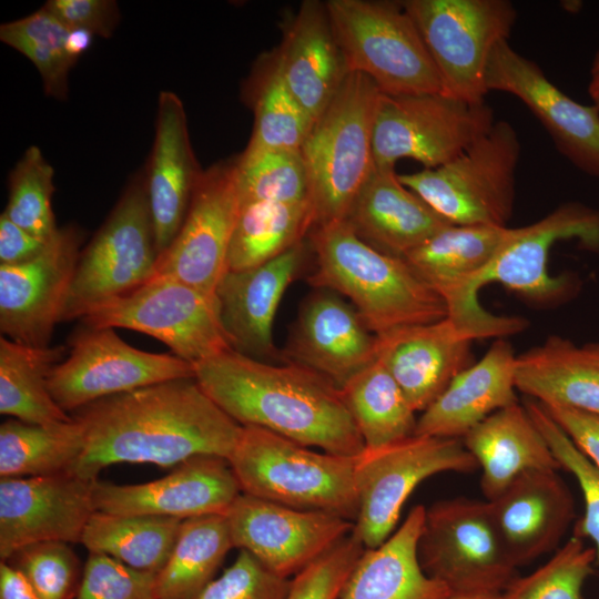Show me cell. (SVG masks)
<instances>
[{
	"label": "cell",
	"instance_id": "obj_1",
	"mask_svg": "<svg viewBox=\"0 0 599 599\" xmlns=\"http://www.w3.org/2000/svg\"><path fill=\"white\" fill-rule=\"evenodd\" d=\"M72 417L83 428L84 449L70 471L88 480L122 463L169 468L200 455L229 460L243 429L195 378L108 396Z\"/></svg>",
	"mask_w": 599,
	"mask_h": 599
},
{
	"label": "cell",
	"instance_id": "obj_2",
	"mask_svg": "<svg viewBox=\"0 0 599 599\" xmlns=\"http://www.w3.org/2000/svg\"><path fill=\"white\" fill-rule=\"evenodd\" d=\"M194 370L206 395L242 426L339 456L357 457L365 449L341 389L309 368L229 349L195 364Z\"/></svg>",
	"mask_w": 599,
	"mask_h": 599
},
{
	"label": "cell",
	"instance_id": "obj_3",
	"mask_svg": "<svg viewBox=\"0 0 599 599\" xmlns=\"http://www.w3.org/2000/svg\"><path fill=\"white\" fill-rule=\"evenodd\" d=\"M311 240L308 282L347 297L376 336L447 317L444 298L403 257L370 245L346 220L315 226Z\"/></svg>",
	"mask_w": 599,
	"mask_h": 599
},
{
	"label": "cell",
	"instance_id": "obj_4",
	"mask_svg": "<svg viewBox=\"0 0 599 599\" xmlns=\"http://www.w3.org/2000/svg\"><path fill=\"white\" fill-rule=\"evenodd\" d=\"M241 491L287 507L355 522L356 457L315 451L256 426H243L229 458Z\"/></svg>",
	"mask_w": 599,
	"mask_h": 599
},
{
	"label": "cell",
	"instance_id": "obj_5",
	"mask_svg": "<svg viewBox=\"0 0 599 599\" xmlns=\"http://www.w3.org/2000/svg\"><path fill=\"white\" fill-rule=\"evenodd\" d=\"M380 93L369 78L349 72L301 148L315 226L345 220L375 170L373 130Z\"/></svg>",
	"mask_w": 599,
	"mask_h": 599
},
{
	"label": "cell",
	"instance_id": "obj_6",
	"mask_svg": "<svg viewBox=\"0 0 599 599\" xmlns=\"http://www.w3.org/2000/svg\"><path fill=\"white\" fill-rule=\"evenodd\" d=\"M325 7L348 73L366 75L386 95L443 92L432 55L400 2L329 0Z\"/></svg>",
	"mask_w": 599,
	"mask_h": 599
},
{
	"label": "cell",
	"instance_id": "obj_7",
	"mask_svg": "<svg viewBox=\"0 0 599 599\" xmlns=\"http://www.w3.org/2000/svg\"><path fill=\"white\" fill-rule=\"evenodd\" d=\"M577 238L589 251L599 253V210L567 202L539 221L511 229L491 262L468 284L456 323L479 335L496 333L500 315L478 302L479 290L497 282L535 302H552L572 290L569 276H551L547 270L551 247L561 240Z\"/></svg>",
	"mask_w": 599,
	"mask_h": 599
},
{
	"label": "cell",
	"instance_id": "obj_8",
	"mask_svg": "<svg viewBox=\"0 0 599 599\" xmlns=\"http://www.w3.org/2000/svg\"><path fill=\"white\" fill-rule=\"evenodd\" d=\"M519 156L514 126L495 121L448 163L398 179L454 225L506 226L514 211Z\"/></svg>",
	"mask_w": 599,
	"mask_h": 599
},
{
	"label": "cell",
	"instance_id": "obj_9",
	"mask_svg": "<svg viewBox=\"0 0 599 599\" xmlns=\"http://www.w3.org/2000/svg\"><path fill=\"white\" fill-rule=\"evenodd\" d=\"M414 20L438 70L443 93L467 102H485L486 71L494 48L508 40L516 21L507 0H407Z\"/></svg>",
	"mask_w": 599,
	"mask_h": 599
},
{
	"label": "cell",
	"instance_id": "obj_10",
	"mask_svg": "<svg viewBox=\"0 0 599 599\" xmlns=\"http://www.w3.org/2000/svg\"><path fill=\"white\" fill-rule=\"evenodd\" d=\"M159 254L145 173L135 175L111 214L81 252L61 322L149 282Z\"/></svg>",
	"mask_w": 599,
	"mask_h": 599
},
{
	"label": "cell",
	"instance_id": "obj_11",
	"mask_svg": "<svg viewBox=\"0 0 599 599\" xmlns=\"http://www.w3.org/2000/svg\"><path fill=\"white\" fill-rule=\"evenodd\" d=\"M81 321L89 327L150 335L193 365L234 349L216 297L172 278H151L130 293L94 305Z\"/></svg>",
	"mask_w": 599,
	"mask_h": 599
},
{
	"label": "cell",
	"instance_id": "obj_12",
	"mask_svg": "<svg viewBox=\"0 0 599 599\" xmlns=\"http://www.w3.org/2000/svg\"><path fill=\"white\" fill-rule=\"evenodd\" d=\"M417 551L424 571L450 593H501L517 577L487 500L455 497L426 508Z\"/></svg>",
	"mask_w": 599,
	"mask_h": 599
},
{
	"label": "cell",
	"instance_id": "obj_13",
	"mask_svg": "<svg viewBox=\"0 0 599 599\" xmlns=\"http://www.w3.org/2000/svg\"><path fill=\"white\" fill-rule=\"evenodd\" d=\"M495 123L485 102H467L439 93L392 97L380 93L376 106L375 167L392 169L413 159L436 169L461 154Z\"/></svg>",
	"mask_w": 599,
	"mask_h": 599
},
{
	"label": "cell",
	"instance_id": "obj_14",
	"mask_svg": "<svg viewBox=\"0 0 599 599\" xmlns=\"http://www.w3.org/2000/svg\"><path fill=\"white\" fill-rule=\"evenodd\" d=\"M478 465L461 439L414 435L356 457L358 515L353 532L365 549L394 531L402 508L425 479L447 471L473 473Z\"/></svg>",
	"mask_w": 599,
	"mask_h": 599
},
{
	"label": "cell",
	"instance_id": "obj_15",
	"mask_svg": "<svg viewBox=\"0 0 599 599\" xmlns=\"http://www.w3.org/2000/svg\"><path fill=\"white\" fill-rule=\"evenodd\" d=\"M194 376V365L174 354L141 351L114 328L83 325L69 339L68 357L52 368L49 389L63 410L74 412L108 396Z\"/></svg>",
	"mask_w": 599,
	"mask_h": 599
},
{
	"label": "cell",
	"instance_id": "obj_16",
	"mask_svg": "<svg viewBox=\"0 0 599 599\" xmlns=\"http://www.w3.org/2000/svg\"><path fill=\"white\" fill-rule=\"evenodd\" d=\"M238 213L236 161L219 163L202 172L185 220L170 247L159 257L152 278L176 280L215 296L229 270Z\"/></svg>",
	"mask_w": 599,
	"mask_h": 599
},
{
	"label": "cell",
	"instance_id": "obj_17",
	"mask_svg": "<svg viewBox=\"0 0 599 599\" xmlns=\"http://www.w3.org/2000/svg\"><path fill=\"white\" fill-rule=\"evenodd\" d=\"M82 232L59 227L44 250L14 265L0 264V331L7 338L33 346H50L62 319L80 258Z\"/></svg>",
	"mask_w": 599,
	"mask_h": 599
},
{
	"label": "cell",
	"instance_id": "obj_18",
	"mask_svg": "<svg viewBox=\"0 0 599 599\" xmlns=\"http://www.w3.org/2000/svg\"><path fill=\"white\" fill-rule=\"evenodd\" d=\"M233 546L266 569L295 576L353 531L342 517L301 510L241 494L224 514Z\"/></svg>",
	"mask_w": 599,
	"mask_h": 599
},
{
	"label": "cell",
	"instance_id": "obj_19",
	"mask_svg": "<svg viewBox=\"0 0 599 599\" xmlns=\"http://www.w3.org/2000/svg\"><path fill=\"white\" fill-rule=\"evenodd\" d=\"M94 480L71 471L0 479V558L39 542H81Z\"/></svg>",
	"mask_w": 599,
	"mask_h": 599
},
{
	"label": "cell",
	"instance_id": "obj_20",
	"mask_svg": "<svg viewBox=\"0 0 599 599\" xmlns=\"http://www.w3.org/2000/svg\"><path fill=\"white\" fill-rule=\"evenodd\" d=\"M486 88L517 97L551 136L556 149L586 174L599 177V109L581 104L548 80L534 61L515 51L508 40L493 50Z\"/></svg>",
	"mask_w": 599,
	"mask_h": 599
},
{
	"label": "cell",
	"instance_id": "obj_21",
	"mask_svg": "<svg viewBox=\"0 0 599 599\" xmlns=\"http://www.w3.org/2000/svg\"><path fill=\"white\" fill-rule=\"evenodd\" d=\"M241 494L229 460L213 455L194 456L169 475L143 484L93 483L95 511L180 520L224 515Z\"/></svg>",
	"mask_w": 599,
	"mask_h": 599
},
{
	"label": "cell",
	"instance_id": "obj_22",
	"mask_svg": "<svg viewBox=\"0 0 599 599\" xmlns=\"http://www.w3.org/2000/svg\"><path fill=\"white\" fill-rule=\"evenodd\" d=\"M487 502L517 568L555 552L576 515L572 494L555 469L527 471Z\"/></svg>",
	"mask_w": 599,
	"mask_h": 599
},
{
	"label": "cell",
	"instance_id": "obj_23",
	"mask_svg": "<svg viewBox=\"0 0 599 599\" xmlns=\"http://www.w3.org/2000/svg\"><path fill=\"white\" fill-rule=\"evenodd\" d=\"M301 306L285 356L338 388L376 359L377 336L339 294L324 288Z\"/></svg>",
	"mask_w": 599,
	"mask_h": 599
},
{
	"label": "cell",
	"instance_id": "obj_24",
	"mask_svg": "<svg viewBox=\"0 0 599 599\" xmlns=\"http://www.w3.org/2000/svg\"><path fill=\"white\" fill-rule=\"evenodd\" d=\"M475 339L450 318L377 336L376 358L416 412L425 410L453 378L474 363Z\"/></svg>",
	"mask_w": 599,
	"mask_h": 599
},
{
	"label": "cell",
	"instance_id": "obj_25",
	"mask_svg": "<svg viewBox=\"0 0 599 599\" xmlns=\"http://www.w3.org/2000/svg\"><path fill=\"white\" fill-rule=\"evenodd\" d=\"M303 261L304 246L300 243L262 265L226 271L215 296L235 351L262 361L277 354L273 338L275 314Z\"/></svg>",
	"mask_w": 599,
	"mask_h": 599
},
{
	"label": "cell",
	"instance_id": "obj_26",
	"mask_svg": "<svg viewBox=\"0 0 599 599\" xmlns=\"http://www.w3.org/2000/svg\"><path fill=\"white\" fill-rule=\"evenodd\" d=\"M202 172L190 142L184 105L174 92L162 91L145 173L159 257L176 237Z\"/></svg>",
	"mask_w": 599,
	"mask_h": 599
},
{
	"label": "cell",
	"instance_id": "obj_27",
	"mask_svg": "<svg viewBox=\"0 0 599 599\" xmlns=\"http://www.w3.org/2000/svg\"><path fill=\"white\" fill-rule=\"evenodd\" d=\"M515 362L511 345L498 338L422 412L415 435L463 439L496 410L518 403Z\"/></svg>",
	"mask_w": 599,
	"mask_h": 599
},
{
	"label": "cell",
	"instance_id": "obj_28",
	"mask_svg": "<svg viewBox=\"0 0 599 599\" xmlns=\"http://www.w3.org/2000/svg\"><path fill=\"white\" fill-rule=\"evenodd\" d=\"M345 220L364 241L398 257L451 225L402 184L395 167H375Z\"/></svg>",
	"mask_w": 599,
	"mask_h": 599
},
{
	"label": "cell",
	"instance_id": "obj_29",
	"mask_svg": "<svg viewBox=\"0 0 599 599\" xmlns=\"http://www.w3.org/2000/svg\"><path fill=\"white\" fill-rule=\"evenodd\" d=\"M275 68L315 122L348 74L325 3L301 4L285 32Z\"/></svg>",
	"mask_w": 599,
	"mask_h": 599
},
{
	"label": "cell",
	"instance_id": "obj_30",
	"mask_svg": "<svg viewBox=\"0 0 599 599\" xmlns=\"http://www.w3.org/2000/svg\"><path fill=\"white\" fill-rule=\"evenodd\" d=\"M461 440L481 469L480 486L487 500L527 471L561 469L524 404L496 410Z\"/></svg>",
	"mask_w": 599,
	"mask_h": 599
},
{
	"label": "cell",
	"instance_id": "obj_31",
	"mask_svg": "<svg viewBox=\"0 0 599 599\" xmlns=\"http://www.w3.org/2000/svg\"><path fill=\"white\" fill-rule=\"evenodd\" d=\"M517 390L547 407L599 415V343L552 335L516 356Z\"/></svg>",
	"mask_w": 599,
	"mask_h": 599
},
{
	"label": "cell",
	"instance_id": "obj_32",
	"mask_svg": "<svg viewBox=\"0 0 599 599\" xmlns=\"http://www.w3.org/2000/svg\"><path fill=\"white\" fill-rule=\"evenodd\" d=\"M426 507L410 509L404 522L379 546L365 549L338 599H447L449 589L429 577L418 559Z\"/></svg>",
	"mask_w": 599,
	"mask_h": 599
},
{
	"label": "cell",
	"instance_id": "obj_33",
	"mask_svg": "<svg viewBox=\"0 0 599 599\" xmlns=\"http://www.w3.org/2000/svg\"><path fill=\"white\" fill-rule=\"evenodd\" d=\"M511 229L497 225H448L403 258L445 301L447 317L460 313L468 284L494 258Z\"/></svg>",
	"mask_w": 599,
	"mask_h": 599
},
{
	"label": "cell",
	"instance_id": "obj_34",
	"mask_svg": "<svg viewBox=\"0 0 599 599\" xmlns=\"http://www.w3.org/2000/svg\"><path fill=\"white\" fill-rule=\"evenodd\" d=\"M65 346L33 347L0 336V413L38 425L72 419L51 395L49 376Z\"/></svg>",
	"mask_w": 599,
	"mask_h": 599
},
{
	"label": "cell",
	"instance_id": "obj_35",
	"mask_svg": "<svg viewBox=\"0 0 599 599\" xmlns=\"http://www.w3.org/2000/svg\"><path fill=\"white\" fill-rule=\"evenodd\" d=\"M339 389L366 449L382 448L415 435L417 412L379 359Z\"/></svg>",
	"mask_w": 599,
	"mask_h": 599
},
{
	"label": "cell",
	"instance_id": "obj_36",
	"mask_svg": "<svg viewBox=\"0 0 599 599\" xmlns=\"http://www.w3.org/2000/svg\"><path fill=\"white\" fill-rule=\"evenodd\" d=\"M234 548L224 515L185 519L155 576V599H196Z\"/></svg>",
	"mask_w": 599,
	"mask_h": 599
},
{
	"label": "cell",
	"instance_id": "obj_37",
	"mask_svg": "<svg viewBox=\"0 0 599 599\" xmlns=\"http://www.w3.org/2000/svg\"><path fill=\"white\" fill-rule=\"evenodd\" d=\"M182 521L171 517L94 511L81 544L91 554L106 555L133 569L156 575L170 557Z\"/></svg>",
	"mask_w": 599,
	"mask_h": 599
},
{
	"label": "cell",
	"instance_id": "obj_38",
	"mask_svg": "<svg viewBox=\"0 0 599 599\" xmlns=\"http://www.w3.org/2000/svg\"><path fill=\"white\" fill-rule=\"evenodd\" d=\"M84 449V432L72 417L50 425L9 419L0 426V477L70 471Z\"/></svg>",
	"mask_w": 599,
	"mask_h": 599
},
{
	"label": "cell",
	"instance_id": "obj_39",
	"mask_svg": "<svg viewBox=\"0 0 599 599\" xmlns=\"http://www.w3.org/2000/svg\"><path fill=\"white\" fill-rule=\"evenodd\" d=\"M314 226L308 202L240 205L229 252V271L247 270L274 260L302 243Z\"/></svg>",
	"mask_w": 599,
	"mask_h": 599
},
{
	"label": "cell",
	"instance_id": "obj_40",
	"mask_svg": "<svg viewBox=\"0 0 599 599\" xmlns=\"http://www.w3.org/2000/svg\"><path fill=\"white\" fill-rule=\"evenodd\" d=\"M70 29L43 7L0 26V40L26 55L40 73L47 95L68 97V77L77 63L65 48Z\"/></svg>",
	"mask_w": 599,
	"mask_h": 599
},
{
	"label": "cell",
	"instance_id": "obj_41",
	"mask_svg": "<svg viewBox=\"0 0 599 599\" xmlns=\"http://www.w3.org/2000/svg\"><path fill=\"white\" fill-rule=\"evenodd\" d=\"M236 183L240 205L308 202V177L301 150H245L236 160Z\"/></svg>",
	"mask_w": 599,
	"mask_h": 599
},
{
	"label": "cell",
	"instance_id": "obj_42",
	"mask_svg": "<svg viewBox=\"0 0 599 599\" xmlns=\"http://www.w3.org/2000/svg\"><path fill=\"white\" fill-rule=\"evenodd\" d=\"M53 174L41 150L29 146L10 174L9 199L2 212L14 224L45 241L59 230L51 205Z\"/></svg>",
	"mask_w": 599,
	"mask_h": 599
},
{
	"label": "cell",
	"instance_id": "obj_43",
	"mask_svg": "<svg viewBox=\"0 0 599 599\" xmlns=\"http://www.w3.org/2000/svg\"><path fill=\"white\" fill-rule=\"evenodd\" d=\"M255 120L247 151L301 150L314 120L292 94L274 67L255 99Z\"/></svg>",
	"mask_w": 599,
	"mask_h": 599
},
{
	"label": "cell",
	"instance_id": "obj_44",
	"mask_svg": "<svg viewBox=\"0 0 599 599\" xmlns=\"http://www.w3.org/2000/svg\"><path fill=\"white\" fill-rule=\"evenodd\" d=\"M595 564V549L572 536L539 568L516 577L500 599H582V588Z\"/></svg>",
	"mask_w": 599,
	"mask_h": 599
},
{
	"label": "cell",
	"instance_id": "obj_45",
	"mask_svg": "<svg viewBox=\"0 0 599 599\" xmlns=\"http://www.w3.org/2000/svg\"><path fill=\"white\" fill-rule=\"evenodd\" d=\"M524 405L547 440L560 467L577 480L583 498V515L575 525L573 536L595 544L599 564V469L581 453L544 406L526 397Z\"/></svg>",
	"mask_w": 599,
	"mask_h": 599
},
{
	"label": "cell",
	"instance_id": "obj_46",
	"mask_svg": "<svg viewBox=\"0 0 599 599\" xmlns=\"http://www.w3.org/2000/svg\"><path fill=\"white\" fill-rule=\"evenodd\" d=\"M7 562L27 579L40 599H71L78 592L79 560L65 542L30 545Z\"/></svg>",
	"mask_w": 599,
	"mask_h": 599
},
{
	"label": "cell",
	"instance_id": "obj_47",
	"mask_svg": "<svg viewBox=\"0 0 599 599\" xmlns=\"http://www.w3.org/2000/svg\"><path fill=\"white\" fill-rule=\"evenodd\" d=\"M364 550L352 531L291 579L285 599H338Z\"/></svg>",
	"mask_w": 599,
	"mask_h": 599
},
{
	"label": "cell",
	"instance_id": "obj_48",
	"mask_svg": "<svg viewBox=\"0 0 599 599\" xmlns=\"http://www.w3.org/2000/svg\"><path fill=\"white\" fill-rule=\"evenodd\" d=\"M155 576L90 552L75 599H155Z\"/></svg>",
	"mask_w": 599,
	"mask_h": 599
},
{
	"label": "cell",
	"instance_id": "obj_49",
	"mask_svg": "<svg viewBox=\"0 0 599 599\" xmlns=\"http://www.w3.org/2000/svg\"><path fill=\"white\" fill-rule=\"evenodd\" d=\"M290 585L291 579L273 573L248 551L240 550L235 561L196 599H285Z\"/></svg>",
	"mask_w": 599,
	"mask_h": 599
},
{
	"label": "cell",
	"instance_id": "obj_50",
	"mask_svg": "<svg viewBox=\"0 0 599 599\" xmlns=\"http://www.w3.org/2000/svg\"><path fill=\"white\" fill-rule=\"evenodd\" d=\"M43 8L70 30L84 29L103 38L112 35L120 20L118 3L112 0H49Z\"/></svg>",
	"mask_w": 599,
	"mask_h": 599
},
{
	"label": "cell",
	"instance_id": "obj_51",
	"mask_svg": "<svg viewBox=\"0 0 599 599\" xmlns=\"http://www.w3.org/2000/svg\"><path fill=\"white\" fill-rule=\"evenodd\" d=\"M544 408L599 469V415L565 407Z\"/></svg>",
	"mask_w": 599,
	"mask_h": 599
},
{
	"label": "cell",
	"instance_id": "obj_52",
	"mask_svg": "<svg viewBox=\"0 0 599 599\" xmlns=\"http://www.w3.org/2000/svg\"><path fill=\"white\" fill-rule=\"evenodd\" d=\"M49 241L33 235L1 214L0 264L14 265L27 262L40 254Z\"/></svg>",
	"mask_w": 599,
	"mask_h": 599
},
{
	"label": "cell",
	"instance_id": "obj_53",
	"mask_svg": "<svg viewBox=\"0 0 599 599\" xmlns=\"http://www.w3.org/2000/svg\"><path fill=\"white\" fill-rule=\"evenodd\" d=\"M0 599H40L27 579L9 562H0Z\"/></svg>",
	"mask_w": 599,
	"mask_h": 599
},
{
	"label": "cell",
	"instance_id": "obj_54",
	"mask_svg": "<svg viewBox=\"0 0 599 599\" xmlns=\"http://www.w3.org/2000/svg\"><path fill=\"white\" fill-rule=\"evenodd\" d=\"M93 35V33L84 29L70 30L65 41V48L69 55L78 61V59L90 48Z\"/></svg>",
	"mask_w": 599,
	"mask_h": 599
},
{
	"label": "cell",
	"instance_id": "obj_55",
	"mask_svg": "<svg viewBox=\"0 0 599 599\" xmlns=\"http://www.w3.org/2000/svg\"><path fill=\"white\" fill-rule=\"evenodd\" d=\"M588 92L593 105L599 109V51L596 53L591 64Z\"/></svg>",
	"mask_w": 599,
	"mask_h": 599
},
{
	"label": "cell",
	"instance_id": "obj_56",
	"mask_svg": "<svg viewBox=\"0 0 599 599\" xmlns=\"http://www.w3.org/2000/svg\"><path fill=\"white\" fill-rule=\"evenodd\" d=\"M447 599H500V593H489V592L450 593V596Z\"/></svg>",
	"mask_w": 599,
	"mask_h": 599
}]
</instances>
